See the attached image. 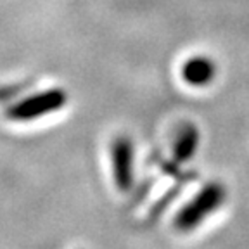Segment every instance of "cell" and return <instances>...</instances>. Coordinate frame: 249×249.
Wrapping results in <instances>:
<instances>
[{"label": "cell", "mask_w": 249, "mask_h": 249, "mask_svg": "<svg viewBox=\"0 0 249 249\" xmlns=\"http://www.w3.org/2000/svg\"><path fill=\"white\" fill-rule=\"evenodd\" d=\"M68 102V95L61 89H49L43 92L33 93L30 97L19 101L7 111V118L11 121L24 123L33 121L38 118L49 116L52 113H57Z\"/></svg>", "instance_id": "6da1fadb"}, {"label": "cell", "mask_w": 249, "mask_h": 249, "mask_svg": "<svg viewBox=\"0 0 249 249\" xmlns=\"http://www.w3.org/2000/svg\"><path fill=\"white\" fill-rule=\"evenodd\" d=\"M114 183L120 191L126 192L133 182V147L126 137H118L111 149Z\"/></svg>", "instance_id": "7a4b0ae2"}, {"label": "cell", "mask_w": 249, "mask_h": 249, "mask_svg": "<svg viewBox=\"0 0 249 249\" xmlns=\"http://www.w3.org/2000/svg\"><path fill=\"white\" fill-rule=\"evenodd\" d=\"M216 74V66L210 57L196 55L187 59L182 66V78L192 87H206Z\"/></svg>", "instance_id": "3957f363"}]
</instances>
